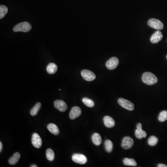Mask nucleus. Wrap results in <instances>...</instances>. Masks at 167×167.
I'll use <instances>...</instances> for the list:
<instances>
[{"label": "nucleus", "mask_w": 167, "mask_h": 167, "mask_svg": "<svg viewBox=\"0 0 167 167\" xmlns=\"http://www.w3.org/2000/svg\"><path fill=\"white\" fill-rule=\"evenodd\" d=\"M142 82L148 85H153L155 84L158 81L157 77L150 72H145L142 76Z\"/></svg>", "instance_id": "nucleus-1"}, {"label": "nucleus", "mask_w": 167, "mask_h": 167, "mask_svg": "<svg viewBox=\"0 0 167 167\" xmlns=\"http://www.w3.org/2000/svg\"><path fill=\"white\" fill-rule=\"evenodd\" d=\"M31 29L32 26L30 23L25 22L19 23L14 26L13 28V31L15 32H28L30 31Z\"/></svg>", "instance_id": "nucleus-2"}, {"label": "nucleus", "mask_w": 167, "mask_h": 167, "mask_svg": "<svg viewBox=\"0 0 167 167\" xmlns=\"http://www.w3.org/2000/svg\"><path fill=\"white\" fill-rule=\"evenodd\" d=\"M118 103L120 106L126 110L131 111L134 109V105L128 100H125L123 98H120L118 100Z\"/></svg>", "instance_id": "nucleus-3"}, {"label": "nucleus", "mask_w": 167, "mask_h": 167, "mask_svg": "<svg viewBox=\"0 0 167 167\" xmlns=\"http://www.w3.org/2000/svg\"><path fill=\"white\" fill-rule=\"evenodd\" d=\"M148 24L151 28L157 30H162L163 28V22L159 21V19H149Z\"/></svg>", "instance_id": "nucleus-4"}, {"label": "nucleus", "mask_w": 167, "mask_h": 167, "mask_svg": "<svg viewBox=\"0 0 167 167\" xmlns=\"http://www.w3.org/2000/svg\"><path fill=\"white\" fill-rule=\"evenodd\" d=\"M72 160L75 163L84 164L87 162V158L85 155L81 154H74L72 156Z\"/></svg>", "instance_id": "nucleus-5"}, {"label": "nucleus", "mask_w": 167, "mask_h": 167, "mask_svg": "<svg viewBox=\"0 0 167 167\" xmlns=\"http://www.w3.org/2000/svg\"><path fill=\"white\" fill-rule=\"evenodd\" d=\"M81 74L83 79L87 81H93L96 78L95 74L93 72L86 69L82 70Z\"/></svg>", "instance_id": "nucleus-6"}, {"label": "nucleus", "mask_w": 167, "mask_h": 167, "mask_svg": "<svg viewBox=\"0 0 167 167\" xmlns=\"http://www.w3.org/2000/svg\"><path fill=\"white\" fill-rule=\"evenodd\" d=\"M133 145L134 141L132 138L130 136H125L122 140L121 146L124 149L128 150L131 148Z\"/></svg>", "instance_id": "nucleus-7"}, {"label": "nucleus", "mask_w": 167, "mask_h": 167, "mask_svg": "<svg viewBox=\"0 0 167 167\" xmlns=\"http://www.w3.org/2000/svg\"><path fill=\"white\" fill-rule=\"evenodd\" d=\"M31 141L33 146L37 149L40 148L42 146V142L41 137L36 133L33 134Z\"/></svg>", "instance_id": "nucleus-8"}, {"label": "nucleus", "mask_w": 167, "mask_h": 167, "mask_svg": "<svg viewBox=\"0 0 167 167\" xmlns=\"http://www.w3.org/2000/svg\"><path fill=\"white\" fill-rule=\"evenodd\" d=\"M119 64V60L117 58L112 57L106 63V67L109 70L115 69Z\"/></svg>", "instance_id": "nucleus-9"}, {"label": "nucleus", "mask_w": 167, "mask_h": 167, "mask_svg": "<svg viewBox=\"0 0 167 167\" xmlns=\"http://www.w3.org/2000/svg\"><path fill=\"white\" fill-rule=\"evenodd\" d=\"M53 104L55 108L60 112H65L67 109V104L62 100H56L54 102Z\"/></svg>", "instance_id": "nucleus-10"}, {"label": "nucleus", "mask_w": 167, "mask_h": 167, "mask_svg": "<svg viewBox=\"0 0 167 167\" xmlns=\"http://www.w3.org/2000/svg\"><path fill=\"white\" fill-rule=\"evenodd\" d=\"M81 110L80 108L78 106H74L72 108L69 113L70 119L73 120L79 117L81 114Z\"/></svg>", "instance_id": "nucleus-11"}, {"label": "nucleus", "mask_w": 167, "mask_h": 167, "mask_svg": "<svg viewBox=\"0 0 167 167\" xmlns=\"http://www.w3.org/2000/svg\"><path fill=\"white\" fill-rule=\"evenodd\" d=\"M136 130H135V135L137 139H140L142 138H145L147 136L146 132L142 130L141 124L139 123L136 125Z\"/></svg>", "instance_id": "nucleus-12"}, {"label": "nucleus", "mask_w": 167, "mask_h": 167, "mask_svg": "<svg viewBox=\"0 0 167 167\" xmlns=\"http://www.w3.org/2000/svg\"><path fill=\"white\" fill-rule=\"evenodd\" d=\"M163 37V35L162 32L159 30L157 31L153 34V35H152L151 37V42L153 44L158 43L159 41L162 40Z\"/></svg>", "instance_id": "nucleus-13"}, {"label": "nucleus", "mask_w": 167, "mask_h": 167, "mask_svg": "<svg viewBox=\"0 0 167 167\" xmlns=\"http://www.w3.org/2000/svg\"><path fill=\"white\" fill-rule=\"evenodd\" d=\"M104 123L105 126L109 128H111L115 126V121L110 116H107L104 117Z\"/></svg>", "instance_id": "nucleus-14"}, {"label": "nucleus", "mask_w": 167, "mask_h": 167, "mask_svg": "<svg viewBox=\"0 0 167 167\" xmlns=\"http://www.w3.org/2000/svg\"><path fill=\"white\" fill-rule=\"evenodd\" d=\"M47 127L49 131L53 135H58L60 133V130L58 127L55 124H48Z\"/></svg>", "instance_id": "nucleus-15"}, {"label": "nucleus", "mask_w": 167, "mask_h": 167, "mask_svg": "<svg viewBox=\"0 0 167 167\" xmlns=\"http://www.w3.org/2000/svg\"><path fill=\"white\" fill-rule=\"evenodd\" d=\"M57 70V66L53 63L49 64L46 67V71L50 74H55V73H56Z\"/></svg>", "instance_id": "nucleus-16"}, {"label": "nucleus", "mask_w": 167, "mask_h": 167, "mask_svg": "<svg viewBox=\"0 0 167 167\" xmlns=\"http://www.w3.org/2000/svg\"><path fill=\"white\" fill-rule=\"evenodd\" d=\"M20 157H21L20 154L19 152H16L13 154L12 157L9 158L8 163L11 165H15L17 163Z\"/></svg>", "instance_id": "nucleus-17"}, {"label": "nucleus", "mask_w": 167, "mask_h": 167, "mask_svg": "<svg viewBox=\"0 0 167 167\" xmlns=\"http://www.w3.org/2000/svg\"><path fill=\"white\" fill-rule=\"evenodd\" d=\"M92 141L93 144L95 145H100L102 142V138L100 135L97 133L93 134L92 136Z\"/></svg>", "instance_id": "nucleus-18"}, {"label": "nucleus", "mask_w": 167, "mask_h": 167, "mask_svg": "<svg viewBox=\"0 0 167 167\" xmlns=\"http://www.w3.org/2000/svg\"><path fill=\"white\" fill-rule=\"evenodd\" d=\"M41 106V103L40 102L36 104V105L34 106L31 109V111H30V114L33 116H34L37 115L38 112L40 111V109Z\"/></svg>", "instance_id": "nucleus-19"}, {"label": "nucleus", "mask_w": 167, "mask_h": 167, "mask_svg": "<svg viewBox=\"0 0 167 167\" xmlns=\"http://www.w3.org/2000/svg\"><path fill=\"white\" fill-rule=\"evenodd\" d=\"M46 157L47 160L50 162H52L55 159V153L51 149H48L46 150Z\"/></svg>", "instance_id": "nucleus-20"}, {"label": "nucleus", "mask_w": 167, "mask_h": 167, "mask_svg": "<svg viewBox=\"0 0 167 167\" xmlns=\"http://www.w3.org/2000/svg\"><path fill=\"white\" fill-rule=\"evenodd\" d=\"M123 163L126 166H136L137 165V163L134 159L128 158H125L124 159Z\"/></svg>", "instance_id": "nucleus-21"}, {"label": "nucleus", "mask_w": 167, "mask_h": 167, "mask_svg": "<svg viewBox=\"0 0 167 167\" xmlns=\"http://www.w3.org/2000/svg\"><path fill=\"white\" fill-rule=\"evenodd\" d=\"M105 150L106 151L110 153L112 151L113 144L110 140H106L105 142Z\"/></svg>", "instance_id": "nucleus-22"}, {"label": "nucleus", "mask_w": 167, "mask_h": 167, "mask_svg": "<svg viewBox=\"0 0 167 167\" xmlns=\"http://www.w3.org/2000/svg\"><path fill=\"white\" fill-rule=\"evenodd\" d=\"M158 139L156 136H152L150 137L148 140V144L151 146H155L157 144Z\"/></svg>", "instance_id": "nucleus-23"}, {"label": "nucleus", "mask_w": 167, "mask_h": 167, "mask_svg": "<svg viewBox=\"0 0 167 167\" xmlns=\"http://www.w3.org/2000/svg\"><path fill=\"white\" fill-rule=\"evenodd\" d=\"M82 101H83V103L88 107H93L95 105L94 102L92 100L86 98V97H85L83 99Z\"/></svg>", "instance_id": "nucleus-24"}, {"label": "nucleus", "mask_w": 167, "mask_h": 167, "mask_svg": "<svg viewBox=\"0 0 167 167\" xmlns=\"http://www.w3.org/2000/svg\"><path fill=\"white\" fill-rule=\"evenodd\" d=\"M8 12V8L5 6H0V19L3 18Z\"/></svg>", "instance_id": "nucleus-25"}, {"label": "nucleus", "mask_w": 167, "mask_h": 167, "mask_svg": "<svg viewBox=\"0 0 167 167\" xmlns=\"http://www.w3.org/2000/svg\"><path fill=\"white\" fill-rule=\"evenodd\" d=\"M158 120L161 122H164L167 120V111H163L160 112L158 116Z\"/></svg>", "instance_id": "nucleus-26"}, {"label": "nucleus", "mask_w": 167, "mask_h": 167, "mask_svg": "<svg viewBox=\"0 0 167 167\" xmlns=\"http://www.w3.org/2000/svg\"><path fill=\"white\" fill-rule=\"evenodd\" d=\"M158 167H167V165L163 164H159L157 165Z\"/></svg>", "instance_id": "nucleus-27"}, {"label": "nucleus", "mask_w": 167, "mask_h": 167, "mask_svg": "<svg viewBox=\"0 0 167 167\" xmlns=\"http://www.w3.org/2000/svg\"><path fill=\"white\" fill-rule=\"evenodd\" d=\"M2 150V144L1 142H0V152H1Z\"/></svg>", "instance_id": "nucleus-28"}, {"label": "nucleus", "mask_w": 167, "mask_h": 167, "mask_svg": "<svg viewBox=\"0 0 167 167\" xmlns=\"http://www.w3.org/2000/svg\"><path fill=\"white\" fill-rule=\"evenodd\" d=\"M30 167H37V165H35V164H33V165H31V166H30Z\"/></svg>", "instance_id": "nucleus-29"}, {"label": "nucleus", "mask_w": 167, "mask_h": 167, "mask_svg": "<svg viewBox=\"0 0 167 167\" xmlns=\"http://www.w3.org/2000/svg\"></svg>", "instance_id": "nucleus-30"}]
</instances>
